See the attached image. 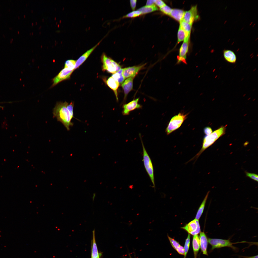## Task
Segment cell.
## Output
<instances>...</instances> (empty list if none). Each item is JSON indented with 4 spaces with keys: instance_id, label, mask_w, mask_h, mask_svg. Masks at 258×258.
<instances>
[{
    "instance_id": "cell-28",
    "label": "cell",
    "mask_w": 258,
    "mask_h": 258,
    "mask_svg": "<svg viewBox=\"0 0 258 258\" xmlns=\"http://www.w3.org/2000/svg\"><path fill=\"white\" fill-rule=\"evenodd\" d=\"M190 242V235L188 234V236L185 240L184 249V258H186L187 254L189 250Z\"/></svg>"
},
{
    "instance_id": "cell-25",
    "label": "cell",
    "mask_w": 258,
    "mask_h": 258,
    "mask_svg": "<svg viewBox=\"0 0 258 258\" xmlns=\"http://www.w3.org/2000/svg\"><path fill=\"white\" fill-rule=\"evenodd\" d=\"M122 69H121L118 72L113 74L112 76L118 81L119 85L122 84L125 79L122 75Z\"/></svg>"
},
{
    "instance_id": "cell-35",
    "label": "cell",
    "mask_w": 258,
    "mask_h": 258,
    "mask_svg": "<svg viewBox=\"0 0 258 258\" xmlns=\"http://www.w3.org/2000/svg\"><path fill=\"white\" fill-rule=\"evenodd\" d=\"M137 0H130V3L131 7L133 10L134 11L135 9Z\"/></svg>"
},
{
    "instance_id": "cell-38",
    "label": "cell",
    "mask_w": 258,
    "mask_h": 258,
    "mask_svg": "<svg viewBox=\"0 0 258 258\" xmlns=\"http://www.w3.org/2000/svg\"><path fill=\"white\" fill-rule=\"evenodd\" d=\"M128 255H129V258H132L131 257V256L130 254L129 253Z\"/></svg>"
},
{
    "instance_id": "cell-10",
    "label": "cell",
    "mask_w": 258,
    "mask_h": 258,
    "mask_svg": "<svg viewBox=\"0 0 258 258\" xmlns=\"http://www.w3.org/2000/svg\"><path fill=\"white\" fill-rule=\"evenodd\" d=\"M139 98L133 100L128 103L124 104L123 106V109L122 113L124 115H129L130 112L136 109L142 108V105L139 104Z\"/></svg>"
},
{
    "instance_id": "cell-5",
    "label": "cell",
    "mask_w": 258,
    "mask_h": 258,
    "mask_svg": "<svg viewBox=\"0 0 258 258\" xmlns=\"http://www.w3.org/2000/svg\"><path fill=\"white\" fill-rule=\"evenodd\" d=\"M187 114L180 113L172 117L166 129L167 134H169L179 128L187 118Z\"/></svg>"
},
{
    "instance_id": "cell-31",
    "label": "cell",
    "mask_w": 258,
    "mask_h": 258,
    "mask_svg": "<svg viewBox=\"0 0 258 258\" xmlns=\"http://www.w3.org/2000/svg\"><path fill=\"white\" fill-rule=\"evenodd\" d=\"M246 176L251 179L258 182V174L254 173L246 172H245Z\"/></svg>"
},
{
    "instance_id": "cell-9",
    "label": "cell",
    "mask_w": 258,
    "mask_h": 258,
    "mask_svg": "<svg viewBox=\"0 0 258 258\" xmlns=\"http://www.w3.org/2000/svg\"><path fill=\"white\" fill-rule=\"evenodd\" d=\"M74 70L67 68L62 69L53 79V83L51 86L53 87L61 81L69 78Z\"/></svg>"
},
{
    "instance_id": "cell-7",
    "label": "cell",
    "mask_w": 258,
    "mask_h": 258,
    "mask_svg": "<svg viewBox=\"0 0 258 258\" xmlns=\"http://www.w3.org/2000/svg\"><path fill=\"white\" fill-rule=\"evenodd\" d=\"M181 228L187 231L188 234L193 236L197 235L201 232L199 220L196 219L191 221Z\"/></svg>"
},
{
    "instance_id": "cell-37",
    "label": "cell",
    "mask_w": 258,
    "mask_h": 258,
    "mask_svg": "<svg viewBox=\"0 0 258 258\" xmlns=\"http://www.w3.org/2000/svg\"><path fill=\"white\" fill-rule=\"evenodd\" d=\"M243 258H258V255H257L252 256H243Z\"/></svg>"
},
{
    "instance_id": "cell-8",
    "label": "cell",
    "mask_w": 258,
    "mask_h": 258,
    "mask_svg": "<svg viewBox=\"0 0 258 258\" xmlns=\"http://www.w3.org/2000/svg\"><path fill=\"white\" fill-rule=\"evenodd\" d=\"M189 40L185 39L179 49V54L177 57V64L186 63V59L189 49Z\"/></svg>"
},
{
    "instance_id": "cell-14",
    "label": "cell",
    "mask_w": 258,
    "mask_h": 258,
    "mask_svg": "<svg viewBox=\"0 0 258 258\" xmlns=\"http://www.w3.org/2000/svg\"><path fill=\"white\" fill-rule=\"evenodd\" d=\"M102 40L100 41L93 47L87 50L76 61L74 70L78 68L85 61L96 48L99 45Z\"/></svg>"
},
{
    "instance_id": "cell-1",
    "label": "cell",
    "mask_w": 258,
    "mask_h": 258,
    "mask_svg": "<svg viewBox=\"0 0 258 258\" xmlns=\"http://www.w3.org/2000/svg\"><path fill=\"white\" fill-rule=\"evenodd\" d=\"M68 104L66 101L57 102L53 109V117H56L57 121L62 123L69 130L70 127L72 126L73 124L71 121L72 118L67 108Z\"/></svg>"
},
{
    "instance_id": "cell-39",
    "label": "cell",
    "mask_w": 258,
    "mask_h": 258,
    "mask_svg": "<svg viewBox=\"0 0 258 258\" xmlns=\"http://www.w3.org/2000/svg\"><path fill=\"white\" fill-rule=\"evenodd\" d=\"M4 108V107H2V106H0V108Z\"/></svg>"
},
{
    "instance_id": "cell-17",
    "label": "cell",
    "mask_w": 258,
    "mask_h": 258,
    "mask_svg": "<svg viewBox=\"0 0 258 258\" xmlns=\"http://www.w3.org/2000/svg\"><path fill=\"white\" fill-rule=\"evenodd\" d=\"M167 237L172 247L179 254L184 255V247L177 241L167 235Z\"/></svg>"
},
{
    "instance_id": "cell-15",
    "label": "cell",
    "mask_w": 258,
    "mask_h": 258,
    "mask_svg": "<svg viewBox=\"0 0 258 258\" xmlns=\"http://www.w3.org/2000/svg\"><path fill=\"white\" fill-rule=\"evenodd\" d=\"M200 247L203 254L208 255L207 248L208 239L204 232H201L199 236Z\"/></svg>"
},
{
    "instance_id": "cell-3",
    "label": "cell",
    "mask_w": 258,
    "mask_h": 258,
    "mask_svg": "<svg viewBox=\"0 0 258 258\" xmlns=\"http://www.w3.org/2000/svg\"><path fill=\"white\" fill-rule=\"evenodd\" d=\"M139 136L141 142L143 149V161L144 167L153 184V187L154 188L155 191L154 169L152 163L151 159L145 147L142 140L141 135L140 134H139Z\"/></svg>"
},
{
    "instance_id": "cell-26",
    "label": "cell",
    "mask_w": 258,
    "mask_h": 258,
    "mask_svg": "<svg viewBox=\"0 0 258 258\" xmlns=\"http://www.w3.org/2000/svg\"><path fill=\"white\" fill-rule=\"evenodd\" d=\"M186 37V32L183 30L179 26L177 33V43H178L184 40Z\"/></svg>"
},
{
    "instance_id": "cell-13",
    "label": "cell",
    "mask_w": 258,
    "mask_h": 258,
    "mask_svg": "<svg viewBox=\"0 0 258 258\" xmlns=\"http://www.w3.org/2000/svg\"><path fill=\"white\" fill-rule=\"evenodd\" d=\"M134 78V77H130L127 78L122 84L121 86L124 93L123 102H125L128 95L133 89Z\"/></svg>"
},
{
    "instance_id": "cell-24",
    "label": "cell",
    "mask_w": 258,
    "mask_h": 258,
    "mask_svg": "<svg viewBox=\"0 0 258 258\" xmlns=\"http://www.w3.org/2000/svg\"><path fill=\"white\" fill-rule=\"evenodd\" d=\"M210 192L209 191L207 193L206 196L203 200L198 210L197 211V213L195 217V218L196 220H199L204 210L205 203L207 199L208 196Z\"/></svg>"
},
{
    "instance_id": "cell-2",
    "label": "cell",
    "mask_w": 258,
    "mask_h": 258,
    "mask_svg": "<svg viewBox=\"0 0 258 258\" xmlns=\"http://www.w3.org/2000/svg\"><path fill=\"white\" fill-rule=\"evenodd\" d=\"M226 129L225 126H222L210 134L206 135L203 139L202 146L200 150L186 163L194 160L196 161L206 149L213 144L219 138L225 133Z\"/></svg>"
},
{
    "instance_id": "cell-27",
    "label": "cell",
    "mask_w": 258,
    "mask_h": 258,
    "mask_svg": "<svg viewBox=\"0 0 258 258\" xmlns=\"http://www.w3.org/2000/svg\"><path fill=\"white\" fill-rule=\"evenodd\" d=\"M76 61L70 59L66 61L65 63L64 68H67L70 70H74Z\"/></svg>"
},
{
    "instance_id": "cell-36",
    "label": "cell",
    "mask_w": 258,
    "mask_h": 258,
    "mask_svg": "<svg viewBox=\"0 0 258 258\" xmlns=\"http://www.w3.org/2000/svg\"><path fill=\"white\" fill-rule=\"evenodd\" d=\"M154 5V0H149L147 1L146 6H150Z\"/></svg>"
},
{
    "instance_id": "cell-19",
    "label": "cell",
    "mask_w": 258,
    "mask_h": 258,
    "mask_svg": "<svg viewBox=\"0 0 258 258\" xmlns=\"http://www.w3.org/2000/svg\"><path fill=\"white\" fill-rule=\"evenodd\" d=\"M185 11L178 9H172L169 15L176 20L180 22L183 18Z\"/></svg>"
},
{
    "instance_id": "cell-30",
    "label": "cell",
    "mask_w": 258,
    "mask_h": 258,
    "mask_svg": "<svg viewBox=\"0 0 258 258\" xmlns=\"http://www.w3.org/2000/svg\"><path fill=\"white\" fill-rule=\"evenodd\" d=\"M160 9L164 13L169 15L172 9L168 6L165 5L160 8Z\"/></svg>"
},
{
    "instance_id": "cell-11",
    "label": "cell",
    "mask_w": 258,
    "mask_h": 258,
    "mask_svg": "<svg viewBox=\"0 0 258 258\" xmlns=\"http://www.w3.org/2000/svg\"><path fill=\"white\" fill-rule=\"evenodd\" d=\"M145 64L140 65L129 67L122 69V75L125 79L130 77L134 78Z\"/></svg>"
},
{
    "instance_id": "cell-6",
    "label": "cell",
    "mask_w": 258,
    "mask_h": 258,
    "mask_svg": "<svg viewBox=\"0 0 258 258\" xmlns=\"http://www.w3.org/2000/svg\"><path fill=\"white\" fill-rule=\"evenodd\" d=\"M208 242L211 245V250L215 248L228 247H231L235 250H237V248L233 245V243L229 240H225L217 238H209Z\"/></svg>"
},
{
    "instance_id": "cell-21",
    "label": "cell",
    "mask_w": 258,
    "mask_h": 258,
    "mask_svg": "<svg viewBox=\"0 0 258 258\" xmlns=\"http://www.w3.org/2000/svg\"><path fill=\"white\" fill-rule=\"evenodd\" d=\"M180 22L179 26L186 33V37L185 38H189L192 25L183 20Z\"/></svg>"
},
{
    "instance_id": "cell-32",
    "label": "cell",
    "mask_w": 258,
    "mask_h": 258,
    "mask_svg": "<svg viewBox=\"0 0 258 258\" xmlns=\"http://www.w3.org/2000/svg\"><path fill=\"white\" fill-rule=\"evenodd\" d=\"M74 105V102H71L69 104V105L68 104L67 107V108L70 112L72 118H74V116L73 111Z\"/></svg>"
},
{
    "instance_id": "cell-4",
    "label": "cell",
    "mask_w": 258,
    "mask_h": 258,
    "mask_svg": "<svg viewBox=\"0 0 258 258\" xmlns=\"http://www.w3.org/2000/svg\"><path fill=\"white\" fill-rule=\"evenodd\" d=\"M101 59L103 63L102 69L103 71H106L109 73L114 74L121 69L120 65L108 57L104 53L102 55Z\"/></svg>"
},
{
    "instance_id": "cell-29",
    "label": "cell",
    "mask_w": 258,
    "mask_h": 258,
    "mask_svg": "<svg viewBox=\"0 0 258 258\" xmlns=\"http://www.w3.org/2000/svg\"><path fill=\"white\" fill-rule=\"evenodd\" d=\"M141 14V12L137 10L136 11H134L128 13L126 15L124 16L123 17V18L135 17L139 16Z\"/></svg>"
},
{
    "instance_id": "cell-12",
    "label": "cell",
    "mask_w": 258,
    "mask_h": 258,
    "mask_svg": "<svg viewBox=\"0 0 258 258\" xmlns=\"http://www.w3.org/2000/svg\"><path fill=\"white\" fill-rule=\"evenodd\" d=\"M199 17L197 6H193L189 11L185 12L183 20L192 25L193 22Z\"/></svg>"
},
{
    "instance_id": "cell-18",
    "label": "cell",
    "mask_w": 258,
    "mask_h": 258,
    "mask_svg": "<svg viewBox=\"0 0 258 258\" xmlns=\"http://www.w3.org/2000/svg\"><path fill=\"white\" fill-rule=\"evenodd\" d=\"M224 58L228 62L231 63H235L236 60V57L235 53L230 50H225L223 52Z\"/></svg>"
},
{
    "instance_id": "cell-34",
    "label": "cell",
    "mask_w": 258,
    "mask_h": 258,
    "mask_svg": "<svg viewBox=\"0 0 258 258\" xmlns=\"http://www.w3.org/2000/svg\"><path fill=\"white\" fill-rule=\"evenodd\" d=\"M204 132L206 135H208L212 132V129L209 127H205L204 129Z\"/></svg>"
},
{
    "instance_id": "cell-23",
    "label": "cell",
    "mask_w": 258,
    "mask_h": 258,
    "mask_svg": "<svg viewBox=\"0 0 258 258\" xmlns=\"http://www.w3.org/2000/svg\"><path fill=\"white\" fill-rule=\"evenodd\" d=\"M158 10V8L154 4L150 6H145L139 8L138 10L140 11L141 14L150 13Z\"/></svg>"
},
{
    "instance_id": "cell-20",
    "label": "cell",
    "mask_w": 258,
    "mask_h": 258,
    "mask_svg": "<svg viewBox=\"0 0 258 258\" xmlns=\"http://www.w3.org/2000/svg\"><path fill=\"white\" fill-rule=\"evenodd\" d=\"M192 244L194 258H196L200 248L199 237L198 234L193 236Z\"/></svg>"
},
{
    "instance_id": "cell-33",
    "label": "cell",
    "mask_w": 258,
    "mask_h": 258,
    "mask_svg": "<svg viewBox=\"0 0 258 258\" xmlns=\"http://www.w3.org/2000/svg\"><path fill=\"white\" fill-rule=\"evenodd\" d=\"M154 2L155 4L160 8L166 5L165 3L161 0H154Z\"/></svg>"
},
{
    "instance_id": "cell-22",
    "label": "cell",
    "mask_w": 258,
    "mask_h": 258,
    "mask_svg": "<svg viewBox=\"0 0 258 258\" xmlns=\"http://www.w3.org/2000/svg\"><path fill=\"white\" fill-rule=\"evenodd\" d=\"M93 242L92 245L91 258H99V253H98L95 241V230L93 231Z\"/></svg>"
},
{
    "instance_id": "cell-16",
    "label": "cell",
    "mask_w": 258,
    "mask_h": 258,
    "mask_svg": "<svg viewBox=\"0 0 258 258\" xmlns=\"http://www.w3.org/2000/svg\"><path fill=\"white\" fill-rule=\"evenodd\" d=\"M107 83L108 86L113 91L116 96L117 101H118L117 89L119 84L118 81L112 76L109 77L107 80Z\"/></svg>"
}]
</instances>
